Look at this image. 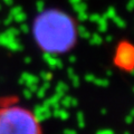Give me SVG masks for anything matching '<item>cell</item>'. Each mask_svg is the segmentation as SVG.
<instances>
[{"instance_id": "2", "label": "cell", "mask_w": 134, "mask_h": 134, "mask_svg": "<svg viewBox=\"0 0 134 134\" xmlns=\"http://www.w3.org/2000/svg\"><path fill=\"white\" fill-rule=\"evenodd\" d=\"M0 134H45L36 112L18 100L0 103Z\"/></svg>"}, {"instance_id": "1", "label": "cell", "mask_w": 134, "mask_h": 134, "mask_svg": "<svg viewBox=\"0 0 134 134\" xmlns=\"http://www.w3.org/2000/svg\"><path fill=\"white\" fill-rule=\"evenodd\" d=\"M32 36L37 46L49 55H63L74 47L77 27L74 19L60 9H46L35 18Z\"/></svg>"}, {"instance_id": "3", "label": "cell", "mask_w": 134, "mask_h": 134, "mask_svg": "<svg viewBox=\"0 0 134 134\" xmlns=\"http://www.w3.org/2000/svg\"><path fill=\"white\" fill-rule=\"evenodd\" d=\"M114 64L120 69L131 72L133 67V50L130 45H121L115 52Z\"/></svg>"}]
</instances>
